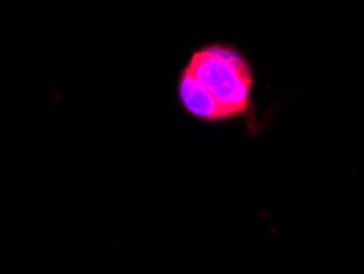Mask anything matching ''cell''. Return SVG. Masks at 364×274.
<instances>
[{"instance_id": "obj_1", "label": "cell", "mask_w": 364, "mask_h": 274, "mask_svg": "<svg viewBox=\"0 0 364 274\" xmlns=\"http://www.w3.org/2000/svg\"><path fill=\"white\" fill-rule=\"evenodd\" d=\"M255 71L230 43H207L182 66L176 98L186 115L200 123L245 120L255 125Z\"/></svg>"}]
</instances>
